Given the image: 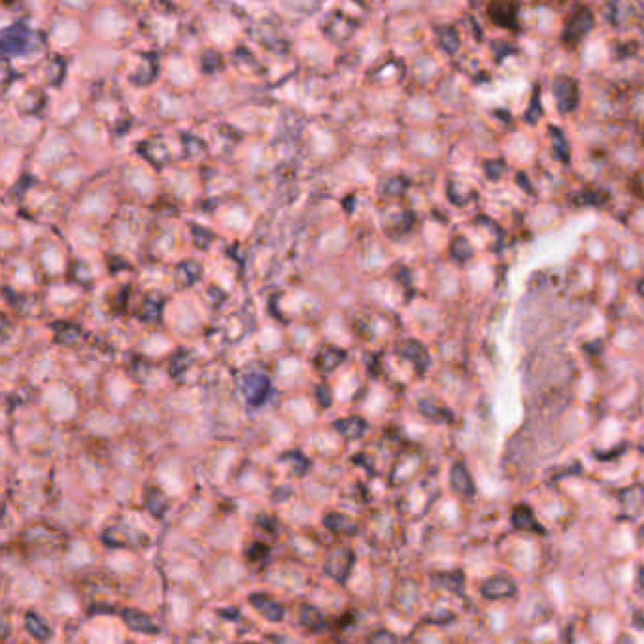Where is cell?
Instances as JSON below:
<instances>
[{"mask_svg": "<svg viewBox=\"0 0 644 644\" xmlns=\"http://www.w3.org/2000/svg\"><path fill=\"white\" fill-rule=\"evenodd\" d=\"M497 6V10H501V13L495 10H490V17H492L493 21L501 25V27H514V19H516V6L514 4H495Z\"/></svg>", "mask_w": 644, "mask_h": 644, "instance_id": "ba28073f", "label": "cell"}, {"mask_svg": "<svg viewBox=\"0 0 644 644\" xmlns=\"http://www.w3.org/2000/svg\"><path fill=\"white\" fill-rule=\"evenodd\" d=\"M371 644H395V637H393L391 633H385V631H382V633L373 635Z\"/></svg>", "mask_w": 644, "mask_h": 644, "instance_id": "8fae6325", "label": "cell"}, {"mask_svg": "<svg viewBox=\"0 0 644 644\" xmlns=\"http://www.w3.org/2000/svg\"><path fill=\"white\" fill-rule=\"evenodd\" d=\"M435 584L442 588L452 589V592H461L463 588V578L459 575H435Z\"/></svg>", "mask_w": 644, "mask_h": 644, "instance_id": "9c48e42d", "label": "cell"}, {"mask_svg": "<svg viewBox=\"0 0 644 644\" xmlns=\"http://www.w3.org/2000/svg\"><path fill=\"white\" fill-rule=\"evenodd\" d=\"M252 605L259 609L266 618L271 620H280L282 618V606L276 605L274 601L266 599L265 595H252Z\"/></svg>", "mask_w": 644, "mask_h": 644, "instance_id": "52a82bcc", "label": "cell"}, {"mask_svg": "<svg viewBox=\"0 0 644 644\" xmlns=\"http://www.w3.org/2000/svg\"><path fill=\"white\" fill-rule=\"evenodd\" d=\"M555 96L560 101L561 110H572L575 104L578 102V93H577V84L569 78H560L555 81Z\"/></svg>", "mask_w": 644, "mask_h": 644, "instance_id": "277c9868", "label": "cell"}, {"mask_svg": "<svg viewBox=\"0 0 644 644\" xmlns=\"http://www.w3.org/2000/svg\"><path fill=\"white\" fill-rule=\"evenodd\" d=\"M622 507L623 512L628 514L629 520H635V518H639L640 512L644 510V490L639 486L628 487V490H623L622 495Z\"/></svg>", "mask_w": 644, "mask_h": 644, "instance_id": "3957f363", "label": "cell"}, {"mask_svg": "<svg viewBox=\"0 0 644 644\" xmlns=\"http://www.w3.org/2000/svg\"><path fill=\"white\" fill-rule=\"evenodd\" d=\"M640 450H643V452H644V441L640 442Z\"/></svg>", "mask_w": 644, "mask_h": 644, "instance_id": "7c38bea8", "label": "cell"}, {"mask_svg": "<svg viewBox=\"0 0 644 644\" xmlns=\"http://www.w3.org/2000/svg\"><path fill=\"white\" fill-rule=\"evenodd\" d=\"M450 484H452V487L456 490V493L465 495V497H470V495L475 493L473 478H470V475L461 463L453 465L452 473H450Z\"/></svg>", "mask_w": 644, "mask_h": 644, "instance_id": "5b68a950", "label": "cell"}, {"mask_svg": "<svg viewBox=\"0 0 644 644\" xmlns=\"http://www.w3.org/2000/svg\"><path fill=\"white\" fill-rule=\"evenodd\" d=\"M125 620L129 626H132V629H140V631H155L153 628V623L147 620L146 616H142L138 612H130V614H125Z\"/></svg>", "mask_w": 644, "mask_h": 644, "instance_id": "30bf717a", "label": "cell"}, {"mask_svg": "<svg viewBox=\"0 0 644 644\" xmlns=\"http://www.w3.org/2000/svg\"><path fill=\"white\" fill-rule=\"evenodd\" d=\"M482 595L486 599H509L516 594L514 582L507 577H493L482 584Z\"/></svg>", "mask_w": 644, "mask_h": 644, "instance_id": "7a4b0ae2", "label": "cell"}, {"mask_svg": "<svg viewBox=\"0 0 644 644\" xmlns=\"http://www.w3.org/2000/svg\"><path fill=\"white\" fill-rule=\"evenodd\" d=\"M512 524H514L516 529H520V531H541V527L535 521V516H533L531 509L526 507V504H520V507H516L514 512H512Z\"/></svg>", "mask_w": 644, "mask_h": 644, "instance_id": "8992f818", "label": "cell"}, {"mask_svg": "<svg viewBox=\"0 0 644 644\" xmlns=\"http://www.w3.org/2000/svg\"><path fill=\"white\" fill-rule=\"evenodd\" d=\"M594 27V16H592V11L588 8H577L575 13L569 16L565 25V42H569L571 45L578 44L580 40L586 36V34L592 30Z\"/></svg>", "mask_w": 644, "mask_h": 644, "instance_id": "6da1fadb", "label": "cell"}]
</instances>
